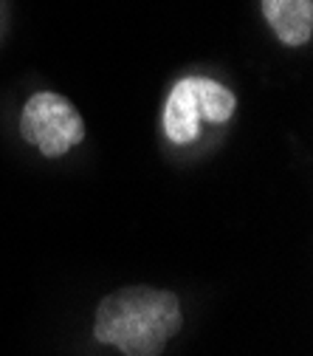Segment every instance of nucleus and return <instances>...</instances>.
<instances>
[{"instance_id": "1", "label": "nucleus", "mask_w": 313, "mask_h": 356, "mask_svg": "<svg viewBox=\"0 0 313 356\" xmlns=\"http://www.w3.org/2000/svg\"><path fill=\"white\" fill-rule=\"evenodd\" d=\"M184 328V311L172 291L127 286L108 294L94 317V339L124 356H161L167 342Z\"/></svg>"}, {"instance_id": "2", "label": "nucleus", "mask_w": 313, "mask_h": 356, "mask_svg": "<svg viewBox=\"0 0 313 356\" xmlns=\"http://www.w3.org/2000/svg\"><path fill=\"white\" fill-rule=\"evenodd\" d=\"M237 99L226 85L209 76H184L164 105V133L172 145H192L203 122L223 124L235 116Z\"/></svg>"}, {"instance_id": "3", "label": "nucleus", "mask_w": 313, "mask_h": 356, "mask_svg": "<svg viewBox=\"0 0 313 356\" xmlns=\"http://www.w3.org/2000/svg\"><path fill=\"white\" fill-rule=\"evenodd\" d=\"M20 136L42 156L60 159L85 139V122L62 94L40 91L23 105Z\"/></svg>"}, {"instance_id": "4", "label": "nucleus", "mask_w": 313, "mask_h": 356, "mask_svg": "<svg viewBox=\"0 0 313 356\" xmlns=\"http://www.w3.org/2000/svg\"><path fill=\"white\" fill-rule=\"evenodd\" d=\"M262 15L280 42L299 49L313 34V0H262Z\"/></svg>"}]
</instances>
